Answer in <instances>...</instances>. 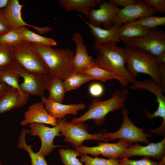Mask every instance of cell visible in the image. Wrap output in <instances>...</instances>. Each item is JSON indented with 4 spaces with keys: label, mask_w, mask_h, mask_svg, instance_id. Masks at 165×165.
Wrapping results in <instances>:
<instances>
[{
    "label": "cell",
    "mask_w": 165,
    "mask_h": 165,
    "mask_svg": "<svg viewBox=\"0 0 165 165\" xmlns=\"http://www.w3.org/2000/svg\"><path fill=\"white\" fill-rule=\"evenodd\" d=\"M94 48L96 55L94 60L96 65L117 76L123 88L136 80L135 77L130 73L126 68L125 47H119L111 42L95 41Z\"/></svg>",
    "instance_id": "obj_1"
},
{
    "label": "cell",
    "mask_w": 165,
    "mask_h": 165,
    "mask_svg": "<svg viewBox=\"0 0 165 165\" xmlns=\"http://www.w3.org/2000/svg\"><path fill=\"white\" fill-rule=\"evenodd\" d=\"M126 68L135 77L138 73L150 76L152 79L165 88V66L160 65L155 57L142 50L125 47Z\"/></svg>",
    "instance_id": "obj_2"
},
{
    "label": "cell",
    "mask_w": 165,
    "mask_h": 165,
    "mask_svg": "<svg viewBox=\"0 0 165 165\" xmlns=\"http://www.w3.org/2000/svg\"><path fill=\"white\" fill-rule=\"evenodd\" d=\"M128 94V90L123 88L116 90L112 97L107 100L102 101L100 98L94 99L86 112L73 118L71 122L76 124L93 120L97 125L101 126L105 123V117L109 113L125 108Z\"/></svg>",
    "instance_id": "obj_3"
},
{
    "label": "cell",
    "mask_w": 165,
    "mask_h": 165,
    "mask_svg": "<svg viewBox=\"0 0 165 165\" xmlns=\"http://www.w3.org/2000/svg\"><path fill=\"white\" fill-rule=\"evenodd\" d=\"M33 44L46 68L50 77H58L64 80L72 72L74 53L70 49H54Z\"/></svg>",
    "instance_id": "obj_4"
},
{
    "label": "cell",
    "mask_w": 165,
    "mask_h": 165,
    "mask_svg": "<svg viewBox=\"0 0 165 165\" xmlns=\"http://www.w3.org/2000/svg\"><path fill=\"white\" fill-rule=\"evenodd\" d=\"M13 60L27 72L48 75L46 68L33 44L24 41L12 48Z\"/></svg>",
    "instance_id": "obj_5"
},
{
    "label": "cell",
    "mask_w": 165,
    "mask_h": 165,
    "mask_svg": "<svg viewBox=\"0 0 165 165\" xmlns=\"http://www.w3.org/2000/svg\"><path fill=\"white\" fill-rule=\"evenodd\" d=\"M57 123L61 135L64 137V141L71 143L75 149L82 145L86 140L107 142L103 137V132L89 133L88 125L84 122L74 124L63 119H57Z\"/></svg>",
    "instance_id": "obj_6"
},
{
    "label": "cell",
    "mask_w": 165,
    "mask_h": 165,
    "mask_svg": "<svg viewBox=\"0 0 165 165\" xmlns=\"http://www.w3.org/2000/svg\"><path fill=\"white\" fill-rule=\"evenodd\" d=\"M121 113L123 121L119 130L113 133L107 132L105 130L102 132L103 137L107 142L119 139L133 143L139 142L147 144L149 143L148 138L152 137V135L145 133L143 129L132 123L129 117L128 109L122 108Z\"/></svg>",
    "instance_id": "obj_7"
},
{
    "label": "cell",
    "mask_w": 165,
    "mask_h": 165,
    "mask_svg": "<svg viewBox=\"0 0 165 165\" xmlns=\"http://www.w3.org/2000/svg\"><path fill=\"white\" fill-rule=\"evenodd\" d=\"M6 68L16 72L23 78V81L20 84V90L23 93L41 97L44 95L49 79L48 75L30 73L13 60Z\"/></svg>",
    "instance_id": "obj_8"
},
{
    "label": "cell",
    "mask_w": 165,
    "mask_h": 165,
    "mask_svg": "<svg viewBox=\"0 0 165 165\" xmlns=\"http://www.w3.org/2000/svg\"><path fill=\"white\" fill-rule=\"evenodd\" d=\"M120 41L126 47L142 50L155 57L165 52V33L163 31L154 29L144 36Z\"/></svg>",
    "instance_id": "obj_9"
},
{
    "label": "cell",
    "mask_w": 165,
    "mask_h": 165,
    "mask_svg": "<svg viewBox=\"0 0 165 165\" xmlns=\"http://www.w3.org/2000/svg\"><path fill=\"white\" fill-rule=\"evenodd\" d=\"M133 145V143L119 139L116 143L99 141L96 146L88 147L82 145L75 149L81 155L89 154L94 156L101 155L108 159H118Z\"/></svg>",
    "instance_id": "obj_10"
},
{
    "label": "cell",
    "mask_w": 165,
    "mask_h": 165,
    "mask_svg": "<svg viewBox=\"0 0 165 165\" xmlns=\"http://www.w3.org/2000/svg\"><path fill=\"white\" fill-rule=\"evenodd\" d=\"M29 134L32 136H38L41 142L39 150L37 152L44 157L52 152L55 148L62 146L54 144V140L57 137H61L60 130L58 125L50 127L44 124L32 123L29 124Z\"/></svg>",
    "instance_id": "obj_11"
},
{
    "label": "cell",
    "mask_w": 165,
    "mask_h": 165,
    "mask_svg": "<svg viewBox=\"0 0 165 165\" xmlns=\"http://www.w3.org/2000/svg\"><path fill=\"white\" fill-rule=\"evenodd\" d=\"M99 8H91L86 15L88 22L95 26H103L104 29H108L113 25L114 17L120 9L109 1H101L98 6Z\"/></svg>",
    "instance_id": "obj_12"
},
{
    "label": "cell",
    "mask_w": 165,
    "mask_h": 165,
    "mask_svg": "<svg viewBox=\"0 0 165 165\" xmlns=\"http://www.w3.org/2000/svg\"><path fill=\"white\" fill-rule=\"evenodd\" d=\"M23 5L18 0H9L3 12L6 20L10 29L19 28L26 26L31 27L39 33L44 34L51 31L48 27H39L30 25L22 18L21 10Z\"/></svg>",
    "instance_id": "obj_13"
},
{
    "label": "cell",
    "mask_w": 165,
    "mask_h": 165,
    "mask_svg": "<svg viewBox=\"0 0 165 165\" xmlns=\"http://www.w3.org/2000/svg\"><path fill=\"white\" fill-rule=\"evenodd\" d=\"M157 13L153 8L145 5L142 1L120 9L114 18L113 23L127 24L141 18L155 15Z\"/></svg>",
    "instance_id": "obj_14"
},
{
    "label": "cell",
    "mask_w": 165,
    "mask_h": 165,
    "mask_svg": "<svg viewBox=\"0 0 165 165\" xmlns=\"http://www.w3.org/2000/svg\"><path fill=\"white\" fill-rule=\"evenodd\" d=\"M136 156L152 157L161 160L165 156V138L160 142L149 143L144 146L136 143L127 149L120 158Z\"/></svg>",
    "instance_id": "obj_15"
},
{
    "label": "cell",
    "mask_w": 165,
    "mask_h": 165,
    "mask_svg": "<svg viewBox=\"0 0 165 165\" xmlns=\"http://www.w3.org/2000/svg\"><path fill=\"white\" fill-rule=\"evenodd\" d=\"M72 38L76 46V52L72 60V72H80L88 67L96 65L94 59L88 53L83 42V36L76 32L73 34Z\"/></svg>",
    "instance_id": "obj_16"
},
{
    "label": "cell",
    "mask_w": 165,
    "mask_h": 165,
    "mask_svg": "<svg viewBox=\"0 0 165 165\" xmlns=\"http://www.w3.org/2000/svg\"><path fill=\"white\" fill-rule=\"evenodd\" d=\"M24 114V119L20 123L22 126L35 123L49 124L53 127L58 126L57 119L50 115L42 101L29 106Z\"/></svg>",
    "instance_id": "obj_17"
},
{
    "label": "cell",
    "mask_w": 165,
    "mask_h": 165,
    "mask_svg": "<svg viewBox=\"0 0 165 165\" xmlns=\"http://www.w3.org/2000/svg\"><path fill=\"white\" fill-rule=\"evenodd\" d=\"M41 100L48 113L56 119H63L68 114L76 116L79 111L86 108L82 103L63 104L51 100L44 95L41 97Z\"/></svg>",
    "instance_id": "obj_18"
},
{
    "label": "cell",
    "mask_w": 165,
    "mask_h": 165,
    "mask_svg": "<svg viewBox=\"0 0 165 165\" xmlns=\"http://www.w3.org/2000/svg\"><path fill=\"white\" fill-rule=\"evenodd\" d=\"M29 95L13 88L0 98V114L22 107L27 103Z\"/></svg>",
    "instance_id": "obj_19"
},
{
    "label": "cell",
    "mask_w": 165,
    "mask_h": 165,
    "mask_svg": "<svg viewBox=\"0 0 165 165\" xmlns=\"http://www.w3.org/2000/svg\"><path fill=\"white\" fill-rule=\"evenodd\" d=\"M78 15L90 29L93 36L95 39V41L101 42H111L116 44L120 41L118 36V32L122 26V24L114 23L110 28L104 29L90 24L81 15Z\"/></svg>",
    "instance_id": "obj_20"
},
{
    "label": "cell",
    "mask_w": 165,
    "mask_h": 165,
    "mask_svg": "<svg viewBox=\"0 0 165 165\" xmlns=\"http://www.w3.org/2000/svg\"><path fill=\"white\" fill-rule=\"evenodd\" d=\"M130 88L133 90L142 89L148 90L156 96L158 106L165 107V88L161 86L152 79L136 81L132 83Z\"/></svg>",
    "instance_id": "obj_21"
},
{
    "label": "cell",
    "mask_w": 165,
    "mask_h": 165,
    "mask_svg": "<svg viewBox=\"0 0 165 165\" xmlns=\"http://www.w3.org/2000/svg\"><path fill=\"white\" fill-rule=\"evenodd\" d=\"M101 0H59L61 6L68 11H77L86 15L91 8L98 6Z\"/></svg>",
    "instance_id": "obj_22"
},
{
    "label": "cell",
    "mask_w": 165,
    "mask_h": 165,
    "mask_svg": "<svg viewBox=\"0 0 165 165\" xmlns=\"http://www.w3.org/2000/svg\"><path fill=\"white\" fill-rule=\"evenodd\" d=\"M29 132V129H23L19 137L18 147L24 150L28 153L30 158L31 165H49L45 157L37 152H34L32 149V145L27 144L26 137Z\"/></svg>",
    "instance_id": "obj_23"
},
{
    "label": "cell",
    "mask_w": 165,
    "mask_h": 165,
    "mask_svg": "<svg viewBox=\"0 0 165 165\" xmlns=\"http://www.w3.org/2000/svg\"><path fill=\"white\" fill-rule=\"evenodd\" d=\"M63 80L60 78L49 77L46 88L49 93V99L57 102L62 103L66 92Z\"/></svg>",
    "instance_id": "obj_24"
},
{
    "label": "cell",
    "mask_w": 165,
    "mask_h": 165,
    "mask_svg": "<svg viewBox=\"0 0 165 165\" xmlns=\"http://www.w3.org/2000/svg\"><path fill=\"white\" fill-rule=\"evenodd\" d=\"M151 30L130 22L124 24L120 28L118 36L120 41L123 39L141 37L147 35Z\"/></svg>",
    "instance_id": "obj_25"
},
{
    "label": "cell",
    "mask_w": 165,
    "mask_h": 165,
    "mask_svg": "<svg viewBox=\"0 0 165 165\" xmlns=\"http://www.w3.org/2000/svg\"><path fill=\"white\" fill-rule=\"evenodd\" d=\"M24 41L33 44L50 47L56 46L57 42L53 39L46 37L31 31L26 27L19 28Z\"/></svg>",
    "instance_id": "obj_26"
},
{
    "label": "cell",
    "mask_w": 165,
    "mask_h": 165,
    "mask_svg": "<svg viewBox=\"0 0 165 165\" xmlns=\"http://www.w3.org/2000/svg\"><path fill=\"white\" fill-rule=\"evenodd\" d=\"M80 72L92 80H99L104 82L108 80L116 79L119 82L120 81L119 79L116 75L97 65L88 67Z\"/></svg>",
    "instance_id": "obj_27"
},
{
    "label": "cell",
    "mask_w": 165,
    "mask_h": 165,
    "mask_svg": "<svg viewBox=\"0 0 165 165\" xmlns=\"http://www.w3.org/2000/svg\"><path fill=\"white\" fill-rule=\"evenodd\" d=\"M92 80L80 72H72L64 79L63 82L67 92L76 89L84 83Z\"/></svg>",
    "instance_id": "obj_28"
},
{
    "label": "cell",
    "mask_w": 165,
    "mask_h": 165,
    "mask_svg": "<svg viewBox=\"0 0 165 165\" xmlns=\"http://www.w3.org/2000/svg\"><path fill=\"white\" fill-rule=\"evenodd\" d=\"M20 76L16 72L7 68L0 69V82L17 89L21 93L19 84Z\"/></svg>",
    "instance_id": "obj_29"
},
{
    "label": "cell",
    "mask_w": 165,
    "mask_h": 165,
    "mask_svg": "<svg viewBox=\"0 0 165 165\" xmlns=\"http://www.w3.org/2000/svg\"><path fill=\"white\" fill-rule=\"evenodd\" d=\"M24 41L19 28L11 29L6 33L0 35V44L11 47Z\"/></svg>",
    "instance_id": "obj_30"
},
{
    "label": "cell",
    "mask_w": 165,
    "mask_h": 165,
    "mask_svg": "<svg viewBox=\"0 0 165 165\" xmlns=\"http://www.w3.org/2000/svg\"><path fill=\"white\" fill-rule=\"evenodd\" d=\"M131 22L149 29H155L157 27L165 25V17L155 15L144 17Z\"/></svg>",
    "instance_id": "obj_31"
},
{
    "label": "cell",
    "mask_w": 165,
    "mask_h": 165,
    "mask_svg": "<svg viewBox=\"0 0 165 165\" xmlns=\"http://www.w3.org/2000/svg\"><path fill=\"white\" fill-rule=\"evenodd\" d=\"M59 153L64 165H83L77 157L81 155L75 150L67 148L59 150Z\"/></svg>",
    "instance_id": "obj_32"
},
{
    "label": "cell",
    "mask_w": 165,
    "mask_h": 165,
    "mask_svg": "<svg viewBox=\"0 0 165 165\" xmlns=\"http://www.w3.org/2000/svg\"><path fill=\"white\" fill-rule=\"evenodd\" d=\"M80 156V161L85 165H121L118 159H104L97 156L93 158L87 154Z\"/></svg>",
    "instance_id": "obj_33"
},
{
    "label": "cell",
    "mask_w": 165,
    "mask_h": 165,
    "mask_svg": "<svg viewBox=\"0 0 165 165\" xmlns=\"http://www.w3.org/2000/svg\"><path fill=\"white\" fill-rule=\"evenodd\" d=\"M12 48L0 44V69L6 68L12 61Z\"/></svg>",
    "instance_id": "obj_34"
},
{
    "label": "cell",
    "mask_w": 165,
    "mask_h": 165,
    "mask_svg": "<svg viewBox=\"0 0 165 165\" xmlns=\"http://www.w3.org/2000/svg\"><path fill=\"white\" fill-rule=\"evenodd\" d=\"M149 158L144 156L138 160H132L124 158L120 160L119 162L121 165H158L157 162L153 161Z\"/></svg>",
    "instance_id": "obj_35"
},
{
    "label": "cell",
    "mask_w": 165,
    "mask_h": 165,
    "mask_svg": "<svg viewBox=\"0 0 165 165\" xmlns=\"http://www.w3.org/2000/svg\"><path fill=\"white\" fill-rule=\"evenodd\" d=\"M146 5L154 9L160 14L165 13V0H145L142 1Z\"/></svg>",
    "instance_id": "obj_36"
},
{
    "label": "cell",
    "mask_w": 165,
    "mask_h": 165,
    "mask_svg": "<svg viewBox=\"0 0 165 165\" xmlns=\"http://www.w3.org/2000/svg\"><path fill=\"white\" fill-rule=\"evenodd\" d=\"M88 91L90 95L94 97L98 98H99L103 94L104 88L101 83L94 82L90 85Z\"/></svg>",
    "instance_id": "obj_37"
},
{
    "label": "cell",
    "mask_w": 165,
    "mask_h": 165,
    "mask_svg": "<svg viewBox=\"0 0 165 165\" xmlns=\"http://www.w3.org/2000/svg\"><path fill=\"white\" fill-rule=\"evenodd\" d=\"M10 29L5 19L3 9H0V35L6 33Z\"/></svg>",
    "instance_id": "obj_38"
},
{
    "label": "cell",
    "mask_w": 165,
    "mask_h": 165,
    "mask_svg": "<svg viewBox=\"0 0 165 165\" xmlns=\"http://www.w3.org/2000/svg\"><path fill=\"white\" fill-rule=\"evenodd\" d=\"M110 1L116 6L123 7V8L137 3L139 1L135 0H110Z\"/></svg>",
    "instance_id": "obj_39"
},
{
    "label": "cell",
    "mask_w": 165,
    "mask_h": 165,
    "mask_svg": "<svg viewBox=\"0 0 165 165\" xmlns=\"http://www.w3.org/2000/svg\"><path fill=\"white\" fill-rule=\"evenodd\" d=\"M13 88L5 83L0 82V98L3 96Z\"/></svg>",
    "instance_id": "obj_40"
},
{
    "label": "cell",
    "mask_w": 165,
    "mask_h": 165,
    "mask_svg": "<svg viewBox=\"0 0 165 165\" xmlns=\"http://www.w3.org/2000/svg\"><path fill=\"white\" fill-rule=\"evenodd\" d=\"M9 0H0V9H3L7 5Z\"/></svg>",
    "instance_id": "obj_41"
},
{
    "label": "cell",
    "mask_w": 165,
    "mask_h": 165,
    "mask_svg": "<svg viewBox=\"0 0 165 165\" xmlns=\"http://www.w3.org/2000/svg\"><path fill=\"white\" fill-rule=\"evenodd\" d=\"M165 156L162 158L159 162H158V165H165Z\"/></svg>",
    "instance_id": "obj_42"
},
{
    "label": "cell",
    "mask_w": 165,
    "mask_h": 165,
    "mask_svg": "<svg viewBox=\"0 0 165 165\" xmlns=\"http://www.w3.org/2000/svg\"><path fill=\"white\" fill-rule=\"evenodd\" d=\"M0 165H3L0 160Z\"/></svg>",
    "instance_id": "obj_43"
}]
</instances>
